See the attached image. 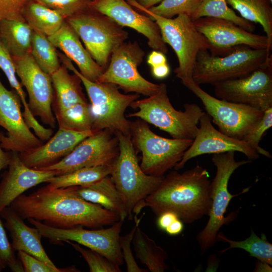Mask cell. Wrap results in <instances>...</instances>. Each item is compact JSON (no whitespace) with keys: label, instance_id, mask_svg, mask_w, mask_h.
<instances>
[{"label":"cell","instance_id":"cell-1","mask_svg":"<svg viewBox=\"0 0 272 272\" xmlns=\"http://www.w3.org/2000/svg\"><path fill=\"white\" fill-rule=\"evenodd\" d=\"M77 187L56 188L48 183L29 194H22L9 207L23 220L32 218L59 228H97L120 220L116 214L82 198Z\"/></svg>","mask_w":272,"mask_h":272},{"label":"cell","instance_id":"cell-2","mask_svg":"<svg viewBox=\"0 0 272 272\" xmlns=\"http://www.w3.org/2000/svg\"><path fill=\"white\" fill-rule=\"evenodd\" d=\"M207 170L197 164L182 173L173 171L163 177L157 188L137 208V215L145 207L157 216L175 213L187 224L208 215L212 205L211 181Z\"/></svg>","mask_w":272,"mask_h":272},{"label":"cell","instance_id":"cell-3","mask_svg":"<svg viewBox=\"0 0 272 272\" xmlns=\"http://www.w3.org/2000/svg\"><path fill=\"white\" fill-rule=\"evenodd\" d=\"M130 107L138 110L128 115L154 125L169 133L173 139L193 140L198 129L199 119L206 113L197 104L185 103L183 111L171 104L166 84H160L154 94L133 101Z\"/></svg>","mask_w":272,"mask_h":272},{"label":"cell","instance_id":"cell-4","mask_svg":"<svg viewBox=\"0 0 272 272\" xmlns=\"http://www.w3.org/2000/svg\"><path fill=\"white\" fill-rule=\"evenodd\" d=\"M63 65L78 76L90 100V110L95 131L107 129L114 134H130V122L125 116L126 109L138 99L137 93L124 94L115 84L92 82L83 76L64 54L58 55Z\"/></svg>","mask_w":272,"mask_h":272},{"label":"cell","instance_id":"cell-5","mask_svg":"<svg viewBox=\"0 0 272 272\" xmlns=\"http://www.w3.org/2000/svg\"><path fill=\"white\" fill-rule=\"evenodd\" d=\"M126 1L158 25L163 40L172 47L176 55L178 65L174 71L176 77L183 84L192 80V71L198 52L210 49L208 40L196 29L193 20L186 14L165 18L142 7L134 0Z\"/></svg>","mask_w":272,"mask_h":272},{"label":"cell","instance_id":"cell-6","mask_svg":"<svg viewBox=\"0 0 272 272\" xmlns=\"http://www.w3.org/2000/svg\"><path fill=\"white\" fill-rule=\"evenodd\" d=\"M115 134L119 152L110 176L124 203L127 218L132 219L137 208L157 188L164 176L146 174L139 164L130 135L120 132Z\"/></svg>","mask_w":272,"mask_h":272},{"label":"cell","instance_id":"cell-7","mask_svg":"<svg viewBox=\"0 0 272 272\" xmlns=\"http://www.w3.org/2000/svg\"><path fill=\"white\" fill-rule=\"evenodd\" d=\"M271 55L270 50L244 45L222 56L213 55L208 50H200L196 56L192 78L198 85L214 86L249 75Z\"/></svg>","mask_w":272,"mask_h":272},{"label":"cell","instance_id":"cell-8","mask_svg":"<svg viewBox=\"0 0 272 272\" xmlns=\"http://www.w3.org/2000/svg\"><path fill=\"white\" fill-rule=\"evenodd\" d=\"M86 9L66 18L93 59L105 71L113 50L125 42L128 33L112 19Z\"/></svg>","mask_w":272,"mask_h":272},{"label":"cell","instance_id":"cell-9","mask_svg":"<svg viewBox=\"0 0 272 272\" xmlns=\"http://www.w3.org/2000/svg\"><path fill=\"white\" fill-rule=\"evenodd\" d=\"M130 135L135 148L142 154L140 167L147 174L163 176L181 160L192 140L168 139L157 135L148 123L139 119L130 122Z\"/></svg>","mask_w":272,"mask_h":272},{"label":"cell","instance_id":"cell-10","mask_svg":"<svg viewBox=\"0 0 272 272\" xmlns=\"http://www.w3.org/2000/svg\"><path fill=\"white\" fill-rule=\"evenodd\" d=\"M212 161L216 168V173L211 182L212 205L209 218L197 236L202 254L215 245L219 230L231 218H225L224 214L231 199L239 194H232L228 191V183L232 174L239 167L251 162L249 160L237 161L234 152L214 154Z\"/></svg>","mask_w":272,"mask_h":272},{"label":"cell","instance_id":"cell-11","mask_svg":"<svg viewBox=\"0 0 272 272\" xmlns=\"http://www.w3.org/2000/svg\"><path fill=\"white\" fill-rule=\"evenodd\" d=\"M145 55L137 41L123 42L113 50L107 67L96 82L115 84L126 93L148 97L154 94L159 90L160 84L146 80L138 69Z\"/></svg>","mask_w":272,"mask_h":272},{"label":"cell","instance_id":"cell-12","mask_svg":"<svg viewBox=\"0 0 272 272\" xmlns=\"http://www.w3.org/2000/svg\"><path fill=\"white\" fill-rule=\"evenodd\" d=\"M183 85L200 100L219 130L230 137L242 140L263 115L264 112L256 108L212 96L193 80Z\"/></svg>","mask_w":272,"mask_h":272},{"label":"cell","instance_id":"cell-13","mask_svg":"<svg viewBox=\"0 0 272 272\" xmlns=\"http://www.w3.org/2000/svg\"><path fill=\"white\" fill-rule=\"evenodd\" d=\"M42 236L55 242H75L95 250L120 266L123 262L119 239L123 221L119 220L103 229L88 230L82 226L71 228L52 227L32 218L28 219Z\"/></svg>","mask_w":272,"mask_h":272},{"label":"cell","instance_id":"cell-14","mask_svg":"<svg viewBox=\"0 0 272 272\" xmlns=\"http://www.w3.org/2000/svg\"><path fill=\"white\" fill-rule=\"evenodd\" d=\"M214 86L218 98L249 105L264 112L272 107V55L249 75Z\"/></svg>","mask_w":272,"mask_h":272},{"label":"cell","instance_id":"cell-15","mask_svg":"<svg viewBox=\"0 0 272 272\" xmlns=\"http://www.w3.org/2000/svg\"><path fill=\"white\" fill-rule=\"evenodd\" d=\"M192 20L196 29L208 40L209 51L213 55L227 54L241 45L271 50L272 42L266 35L254 34L231 21L210 17Z\"/></svg>","mask_w":272,"mask_h":272},{"label":"cell","instance_id":"cell-16","mask_svg":"<svg viewBox=\"0 0 272 272\" xmlns=\"http://www.w3.org/2000/svg\"><path fill=\"white\" fill-rule=\"evenodd\" d=\"M118 152L116 135L104 129L85 138L58 162L40 170H53L59 175L83 168L112 165Z\"/></svg>","mask_w":272,"mask_h":272},{"label":"cell","instance_id":"cell-17","mask_svg":"<svg viewBox=\"0 0 272 272\" xmlns=\"http://www.w3.org/2000/svg\"><path fill=\"white\" fill-rule=\"evenodd\" d=\"M13 58L16 74L26 89L31 112L51 128H55L56 120L52 108L54 91L51 76L39 67L30 53Z\"/></svg>","mask_w":272,"mask_h":272},{"label":"cell","instance_id":"cell-18","mask_svg":"<svg viewBox=\"0 0 272 272\" xmlns=\"http://www.w3.org/2000/svg\"><path fill=\"white\" fill-rule=\"evenodd\" d=\"M21 99L15 91L8 90L0 80V126L7 133H0V145L18 153L35 149L43 144L26 124L21 110Z\"/></svg>","mask_w":272,"mask_h":272},{"label":"cell","instance_id":"cell-19","mask_svg":"<svg viewBox=\"0 0 272 272\" xmlns=\"http://www.w3.org/2000/svg\"><path fill=\"white\" fill-rule=\"evenodd\" d=\"M198 125L191 145L174 167L176 170L182 169L191 159L203 154L239 152L244 154L249 160L258 158V153L245 141L227 135L216 129L212 123L211 117L206 113L200 118Z\"/></svg>","mask_w":272,"mask_h":272},{"label":"cell","instance_id":"cell-20","mask_svg":"<svg viewBox=\"0 0 272 272\" xmlns=\"http://www.w3.org/2000/svg\"><path fill=\"white\" fill-rule=\"evenodd\" d=\"M88 8L109 17L122 27H129L142 34L153 50L167 53V44L156 22L138 13L126 0H91Z\"/></svg>","mask_w":272,"mask_h":272},{"label":"cell","instance_id":"cell-21","mask_svg":"<svg viewBox=\"0 0 272 272\" xmlns=\"http://www.w3.org/2000/svg\"><path fill=\"white\" fill-rule=\"evenodd\" d=\"M9 169L0 183V212L29 188L47 182L56 175L53 170L31 168L21 160L17 152H12Z\"/></svg>","mask_w":272,"mask_h":272},{"label":"cell","instance_id":"cell-22","mask_svg":"<svg viewBox=\"0 0 272 272\" xmlns=\"http://www.w3.org/2000/svg\"><path fill=\"white\" fill-rule=\"evenodd\" d=\"M95 132H80L59 128L45 144L30 151L19 153V156L28 167L42 169L61 160L81 141Z\"/></svg>","mask_w":272,"mask_h":272},{"label":"cell","instance_id":"cell-23","mask_svg":"<svg viewBox=\"0 0 272 272\" xmlns=\"http://www.w3.org/2000/svg\"><path fill=\"white\" fill-rule=\"evenodd\" d=\"M48 38L56 48L76 64L83 76L97 82L104 70L93 59L66 22L64 21L60 28Z\"/></svg>","mask_w":272,"mask_h":272},{"label":"cell","instance_id":"cell-24","mask_svg":"<svg viewBox=\"0 0 272 272\" xmlns=\"http://www.w3.org/2000/svg\"><path fill=\"white\" fill-rule=\"evenodd\" d=\"M10 231L15 251H22L48 264L55 266L45 251L42 244V235L36 228L26 225L23 219L10 207L0 212Z\"/></svg>","mask_w":272,"mask_h":272},{"label":"cell","instance_id":"cell-25","mask_svg":"<svg viewBox=\"0 0 272 272\" xmlns=\"http://www.w3.org/2000/svg\"><path fill=\"white\" fill-rule=\"evenodd\" d=\"M77 192L85 200L116 214L123 222L127 217L124 203L110 175L93 183L78 186Z\"/></svg>","mask_w":272,"mask_h":272},{"label":"cell","instance_id":"cell-26","mask_svg":"<svg viewBox=\"0 0 272 272\" xmlns=\"http://www.w3.org/2000/svg\"><path fill=\"white\" fill-rule=\"evenodd\" d=\"M55 95L52 104L54 113L78 103L88 102L82 91L81 81L76 74L71 75L63 65L51 75Z\"/></svg>","mask_w":272,"mask_h":272},{"label":"cell","instance_id":"cell-27","mask_svg":"<svg viewBox=\"0 0 272 272\" xmlns=\"http://www.w3.org/2000/svg\"><path fill=\"white\" fill-rule=\"evenodd\" d=\"M33 29L25 21L1 19L0 40L12 57L30 53Z\"/></svg>","mask_w":272,"mask_h":272},{"label":"cell","instance_id":"cell-28","mask_svg":"<svg viewBox=\"0 0 272 272\" xmlns=\"http://www.w3.org/2000/svg\"><path fill=\"white\" fill-rule=\"evenodd\" d=\"M137 257L151 272H163L169 268L166 251L158 246L138 226L132 241Z\"/></svg>","mask_w":272,"mask_h":272},{"label":"cell","instance_id":"cell-29","mask_svg":"<svg viewBox=\"0 0 272 272\" xmlns=\"http://www.w3.org/2000/svg\"><path fill=\"white\" fill-rule=\"evenodd\" d=\"M0 69L6 75L10 85L19 96L24 107L23 116L27 126L33 129L37 136L43 135L46 128L41 125L31 112L26 95L21 84L16 77V68L13 58L0 40Z\"/></svg>","mask_w":272,"mask_h":272},{"label":"cell","instance_id":"cell-30","mask_svg":"<svg viewBox=\"0 0 272 272\" xmlns=\"http://www.w3.org/2000/svg\"><path fill=\"white\" fill-rule=\"evenodd\" d=\"M23 16L33 30L47 37L56 33L65 21L59 13L36 1L26 5Z\"/></svg>","mask_w":272,"mask_h":272},{"label":"cell","instance_id":"cell-31","mask_svg":"<svg viewBox=\"0 0 272 272\" xmlns=\"http://www.w3.org/2000/svg\"><path fill=\"white\" fill-rule=\"evenodd\" d=\"M226 2L244 19L259 23L272 42V3L269 0H226Z\"/></svg>","mask_w":272,"mask_h":272},{"label":"cell","instance_id":"cell-32","mask_svg":"<svg viewBox=\"0 0 272 272\" xmlns=\"http://www.w3.org/2000/svg\"><path fill=\"white\" fill-rule=\"evenodd\" d=\"M218 240L229 244L227 248L219 251L220 254L232 248H240L246 251L251 256L259 261L272 265V244L268 242L264 234L260 237L252 230L250 236L246 239L236 241L229 239L223 233H220L217 235Z\"/></svg>","mask_w":272,"mask_h":272},{"label":"cell","instance_id":"cell-33","mask_svg":"<svg viewBox=\"0 0 272 272\" xmlns=\"http://www.w3.org/2000/svg\"><path fill=\"white\" fill-rule=\"evenodd\" d=\"M30 53L39 67L50 76L60 66L56 47L46 35L33 29Z\"/></svg>","mask_w":272,"mask_h":272},{"label":"cell","instance_id":"cell-34","mask_svg":"<svg viewBox=\"0 0 272 272\" xmlns=\"http://www.w3.org/2000/svg\"><path fill=\"white\" fill-rule=\"evenodd\" d=\"M112 165L79 169L66 174L55 175L51 178L47 183L56 188L87 185L110 175Z\"/></svg>","mask_w":272,"mask_h":272},{"label":"cell","instance_id":"cell-35","mask_svg":"<svg viewBox=\"0 0 272 272\" xmlns=\"http://www.w3.org/2000/svg\"><path fill=\"white\" fill-rule=\"evenodd\" d=\"M203 17L225 19L251 32L255 29L253 23L237 15L228 6L226 0H201L197 8L189 17L194 20Z\"/></svg>","mask_w":272,"mask_h":272},{"label":"cell","instance_id":"cell-36","mask_svg":"<svg viewBox=\"0 0 272 272\" xmlns=\"http://www.w3.org/2000/svg\"><path fill=\"white\" fill-rule=\"evenodd\" d=\"M54 115L59 128L80 132L94 130L88 102L78 103Z\"/></svg>","mask_w":272,"mask_h":272},{"label":"cell","instance_id":"cell-37","mask_svg":"<svg viewBox=\"0 0 272 272\" xmlns=\"http://www.w3.org/2000/svg\"><path fill=\"white\" fill-rule=\"evenodd\" d=\"M201 0H163L148 9L151 12L167 18H172L179 14L189 17L196 10Z\"/></svg>","mask_w":272,"mask_h":272},{"label":"cell","instance_id":"cell-38","mask_svg":"<svg viewBox=\"0 0 272 272\" xmlns=\"http://www.w3.org/2000/svg\"><path fill=\"white\" fill-rule=\"evenodd\" d=\"M272 126V107L264 111L263 115L247 132L242 140L254 149L258 154L271 158V155L267 151L260 147L259 142L265 132Z\"/></svg>","mask_w":272,"mask_h":272},{"label":"cell","instance_id":"cell-39","mask_svg":"<svg viewBox=\"0 0 272 272\" xmlns=\"http://www.w3.org/2000/svg\"><path fill=\"white\" fill-rule=\"evenodd\" d=\"M81 253L88 264L90 272H120L119 266L112 262L98 252L90 248H84L80 244L67 241Z\"/></svg>","mask_w":272,"mask_h":272},{"label":"cell","instance_id":"cell-40","mask_svg":"<svg viewBox=\"0 0 272 272\" xmlns=\"http://www.w3.org/2000/svg\"><path fill=\"white\" fill-rule=\"evenodd\" d=\"M0 219V266L9 268L14 272H24L20 260L17 258Z\"/></svg>","mask_w":272,"mask_h":272},{"label":"cell","instance_id":"cell-41","mask_svg":"<svg viewBox=\"0 0 272 272\" xmlns=\"http://www.w3.org/2000/svg\"><path fill=\"white\" fill-rule=\"evenodd\" d=\"M91 0H35L67 18L88 8Z\"/></svg>","mask_w":272,"mask_h":272},{"label":"cell","instance_id":"cell-42","mask_svg":"<svg viewBox=\"0 0 272 272\" xmlns=\"http://www.w3.org/2000/svg\"><path fill=\"white\" fill-rule=\"evenodd\" d=\"M141 219L135 216V224L129 232L124 236L119 237V244L123 261L125 262L128 272H146L147 269L141 268L137 263L132 252V241L135 231L139 225Z\"/></svg>","mask_w":272,"mask_h":272},{"label":"cell","instance_id":"cell-43","mask_svg":"<svg viewBox=\"0 0 272 272\" xmlns=\"http://www.w3.org/2000/svg\"><path fill=\"white\" fill-rule=\"evenodd\" d=\"M18 256L25 272L79 271L75 266L59 268L52 266L24 251H18Z\"/></svg>","mask_w":272,"mask_h":272},{"label":"cell","instance_id":"cell-44","mask_svg":"<svg viewBox=\"0 0 272 272\" xmlns=\"http://www.w3.org/2000/svg\"><path fill=\"white\" fill-rule=\"evenodd\" d=\"M30 0H0V19L25 21L23 11Z\"/></svg>","mask_w":272,"mask_h":272},{"label":"cell","instance_id":"cell-45","mask_svg":"<svg viewBox=\"0 0 272 272\" xmlns=\"http://www.w3.org/2000/svg\"><path fill=\"white\" fill-rule=\"evenodd\" d=\"M158 216L157 226L160 229L163 231H165L174 221L179 219L175 213L169 211L164 212Z\"/></svg>","mask_w":272,"mask_h":272},{"label":"cell","instance_id":"cell-46","mask_svg":"<svg viewBox=\"0 0 272 272\" xmlns=\"http://www.w3.org/2000/svg\"><path fill=\"white\" fill-rule=\"evenodd\" d=\"M147 61L151 67L167 63L164 53L154 50L148 55Z\"/></svg>","mask_w":272,"mask_h":272},{"label":"cell","instance_id":"cell-47","mask_svg":"<svg viewBox=\"0 0 272 272\" xmlns=\"http://www.w3.org/2000/svg\"><path fill=\"white\" fill-rule=\"evenodd\" d=\"M153 76L158 79L166 78L170 74V69L167 63L151 67Z\"/></svg>","mask_w":272,"mask_h":272},{"label":"cell","instance_id":"cell-48","mask_svg":"<svg viewBox=\"0 0 272 272\" xmlns=\"http://www.w3.org/2000/svg\"><path fill=\"white\" fill-rule=\"evenodd\" d=\"M183 229V222L178 219L169 225L164 231L170 235H177L181 233Z\"/></svg>","mask_w":272,"mask_h":272},{"label":"cell","instance_id":"cell-49","mask_svg":"<svg viewBox=\"0 0 272 272\" xmlns=\"http://www.w3.org/2000/svg\"><path fill=\"white\" fill-rule=\"evenodd\" d=\"M12 158V152H5L0 145V172L8 167Z\"/></svg>","mask_w":272,"mask_h":272},{"label":"cell","instance_id":"cell-50","mask_svg":"<svg viewBox=\"0 0 272 272\" xmlns=\"http://www.w3.org/2000/svg\"><path fill=\"white\" fill-rule=\"evenodd\" d=\"M139 5L146 9H149L159 4L163 0H134Z\"/></svg>","mask_w":272,"mask_h":272},{"label":"cell","instance_id":"cell-51","mask_svg":"<svg viewBox=\"0 0 272 272\" xmlns=\"http://www.w3.org/2000/svg\"><path fill=\"white\" fill-rule=\"evenodd\" d=\"M268 263L259 261L257 262L254 271H271V267Z\"/></svg>","mask_w":272,"mask_h":272},{"label":"cell","instance_id":"cell-52","mask_svg":"<svg viewBox=\"0 0 272 272\" xmlns=\"http://www.w3.org/2000/svg\"><path fill=\"white\" fill-rule=\"evenodd\" d=\"M3 269L0 266V271H2Z\"/></svg>","mask_w":272,"mask_h":272},{"label":"cell","instance_id":"cell-53","mask_svg":"<svg viewBox=\"0 0 272 272\" xmlns=\"http://www.w3.org/2000/svg\"><path fill=\"white\" fill-rule=\"evenodd\" d=\"M269 1H270L271 3H272V0H269Z\"/></svg>","mask_w":272,"mask_h":272},{"label":"cell","instance_id":"cell-54","mask_svg":"<svg viewBox=\"0 0 272 272\" xmlns=\"http://www.w3.org/2000/svg\"><path fill=\"white\" fill-rule=\"evenodd\" d=\"M1 19H0V22H1Z\"/></svg>","mask_w":272,"mask_h":272}]
</instances>
